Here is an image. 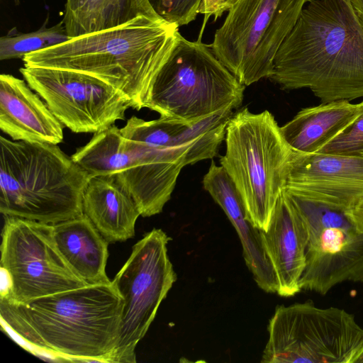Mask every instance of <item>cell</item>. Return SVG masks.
Segmentation results:
<instances>
[{
  "instance_id": "1",
  "label": "cell",
  "mask_w": 363,
  "mask_h": 363,
  "mask_svg": "<svg viewBox=\"0 0 363 363\" xmlns=\"http://www.w3.org/2000/svg\"><path fill=\"white\" fill-rule=\"evenodd\" d=\"M121 311L122 298L112 281L25 304L0 298L2 330L33 354L55 361L108 362Z\"/></svg>"
},
{
  "instance_id": "2",
  "label": "cell",
  "mask_w": 363,
  "mask_h": 363,
  "mask_svg": "<svg viewBox=\"0 0 363 363\" xmlns=\"http://www.w3.org/2000/svg\"><path fill=\"white\" fill-rule=\"evenodd\" d=\"M278 50L269 77L321 103L363 97V27L350 0H310Z\"/></svg>"
},
{
  "instance_id": "3",
  "label": "cell",
  "mask_w": 363,
  "mask_h": 363,
  "mask_svg": "<svg viewBox=\"0 0 363 363\" xmlns=\"http://www.w3.org/2000/svg\"><path fill=\"white\" fill-rule=\"evenodd\" d=\"M179 27L140 16L116 27L71 38L26 55L24 66L73 70L111 85L138 111L146 108L153 82L169 57Z\"/></svg>"
},
{
  "instance_id": "4",
  "label": "cell",
  "mask_w": 363,
  "mask_h": 363,
  "mask_svg": "<svg viewBox=\"0 0 363 363\" xmlns=\"http://www.w3.org/2000/svg\"><path fill=\"white\" fill-rule=\"evenodd\" d=\"M91 176L56 144L0 137V211L55 224L83 213Z\"/></svg>"
},
{
  "instance_id": "5",
  "label": "cell",
  "mask_w": 363,
  "mask_h": 363,
  "mask_svg": "<svg viewBox=\"0 0 363 363\" xmlns=\"http://www.w3.org/2000/svg\"><path fill=\"white\" fill-rule=\"evenodd\" d=\"M226 150L220 159L235 184L252 225L267 230L287 180L293 149L269 111L244 108L230 118Z\"/></svg>"
},
{
  "instance_id": "6",
  "label": "cell",
  "mask_w": 363,
  "mask_h": 363,
  "mask_svg": "<svg viewBox=\"0 0 363 363\" xmlns=\"http://www.w3.org/2000/svg\"><path fill=\"white\" fill-rule=\"evenodd\" d=\"M245 86L217 58L211 45L180 33L151 86L146 108L162 117L196 122L242 103Z\"/></svg>"
},
{
  "instance_id": "7",
  "label": "cell",
  "mask_w": 363,
  "mask_h": 363,
  "mask_svg": "<svg viewBox=\"0 0 363 363\" xmlns=\"http://www.w3.org/2000/svg\"><path fill=\"white\" fill-rule=\"evenodd\" d=\"M191 144L160 148L125 138L115 125L94 133L71 156L91 176L116 174L140 216L160 213L171 198Z\"/></svg>"
},
{
  "instance_id": "8",
  "label": "cell",
  "mask_w": 363,
  "mask_h": 363,
  "mask_svg": "<svg viewBox=\"0 0 363 363\" xmlns=\"http://www.w3.org/2000/svg\"><path fill=\"white\" fill-rule=\"evenodd\" d=\"M310 0H237L211 44L244 86L269 78L281 45Z\"/></svg>"
},
{
  "instance_id": "9",
  "label": "cell",
  "mask_w": 363,
  "mask_h": 363,
  "mask_svg": "<svg viewBox=\"0 0 363 363\" xmlns=\"http://www.w3.org/2000/svg\"><path fill=\"white\" fill-rule=\"evenodd\" d=\"M267 330L262 363H352L363 347L353 314L311 301L277 306Z\"/></svg>"
},
{
  "instance_id": "10",
  "label": "cell",
  "mask_w": 363,
  "mask_h": 363,
  "mask_svg": "<svg viewBox=\"0 0 363 363\" xmlns=\"http://www.w3.org/2000/svg\"><path fill=\"white\" fill-rule=\"evenodd\" d=\"M1 244V298L25 304L88 285L60 252L52 224L4 216Z\"/></svg>"
},
{
  "instance_id": "11",
  "label": "cell",
  "mask_w": 363,
  "mask_h": 363,
  "mask_svg": "<svg viewBox=\"0 0 363 363\" xmlns=\"http://www.w3.org/2000/svg\"><path fill=\"white\" fill-rule=\"evenodd\" d=\"M169 237L153 228L136 242L112 281L122 298L117 343L108 362H136L135 348L177 280L167 251Z\"/></svg>"
},
{
  "instance_id": "12",
  "label": "cell",
  "mask_w": 363,
  "mask_h": 363,
  "mask_svg": "<svg viewBox=\"0 0 363 363\" xmlns=\"http://www.w3.org/2000/svg\"><path fill=\"white\" fill-rule=\"evenodd\" d=\"M284 192L308 230L301 289L325 295L344 281L363 283V232L345 212Z\"/></svg>"
},
{
  "instance_id": "13",
  "label": "cell",
  "mask_w": 363,
  "mask_h": 363,
  "mask_svg": "<svg viewBox=\"0 0 363 363\" xmlns=\"http://www.w3.org/2000/svg\"><path fill=\"white\" fill-rule=\"evenodd\" d=\"M19 71L60 122L76 133L103 131L133 108L122 92L83 72L28 66Z\"/></svg>"
},
{
  "instance_id": "14",
  "label": "cell",
  "mask_w": 363,
  "mask_h": 363,
  "mask_svg": "<svg viewBox=\"0 0 363 363\" xmlns=\"http://www.w3.org/2000/svg\"><path fill=\"white\" fill-rule=\"evenodd\" d=\"M284 190L337 211H350L363 202V155L294 150Z\"/></svg>"
},
{
  "instance_id": "15",
  "label": "cell",
  "mask_w": 363,
  "mask_h": 363,
  "mask_svg": "<svg viewBox=\"0 0 363 363\" xmlns=\"http://www.w3.org/2000/svg\"><path fill=\"white\" fill-rule=\"evenodd\" d=\"M260 235L277 279V294L283 297L294 296L301 290L300 279L306 266L309 235L306 223L284 191L267 230H260Z\"/></svg>"
},
{
  "instance_id": "16",
  "label": "cell",
  "mask_w": 363,
  "mask_h": 363,
  "mask_svg": "<svg viewBox=\"0 0 363 363\" xmlns=\"http://www.w3.org/2000/svg\"><path fill=\"white\" fill-rule=\"evenodd\" d=\"M26 80L0 75V128L13 140L59 144L63 125Z\"/></svg>"
},
{
  "instance_id": "17",
  "label": "cell",
  "mask_w": 363,
  "mask_h": 363,
  "mask_svg": "<svg viewBox=\"0 0 363 363\" xmlns=\"http://www.w3.org/2000/svg\"><path fill=\"white\" fill-rule=\"evenodd\" d=\"M202 184L235 228L246 266L257 286L265 292L277 293V279L263 248L260 230L249 220L242 199L230 176L221 165L212 161Z\"/></svg>"
},
{
  "instance_id": "18",
  "label": "cell",
  "mask_w": 363,
  "mask_h": 363,
  "mask_svg": "<svg viewBox=\"0 0 363 363\" xmlns=\"http://www.w3.org/2000/svg\"><path fill=\"white\" fill-rule=\"evenodd\" d=\"M82 210L108 242H123L135 235L140 213L116 174L91 176L82 196Z\"/></svg>"
},
{
  "instance_id": "19",
  "label": "cell",
  "mask_w": 363,
  "mask_h": 363,
  "mask_svg": "<svg viewBox=\"0 0 363 363\" xmlns=\"http://www.w3.org/2000/svg\"><path fill=\"white\" fill-rule=\"evenodd\" d=\"M56 245L74 273L88 285L111 282L106 273L108 242L84 213L52 224Z\"/></svg>"
},
{
  "instance_id": "20",
  "label": "cell",
  "mask_w": 363,
  "mask_h": 363,
  "mask_svg": "<svg viewBox=\"0 0 363 363\" xmlns=\"http://www.w3.org/2000/svg\"><path fill=\"white\" fill-rule=\"evenodd\" d=\"M361 111V102L338 100L321 103L300 110L280 130L294 150L316 153L352 124Z\"/></svg>"
},
{
  "instance_id": "21",
  "label": "cell",
  "mask_w": 363,
  "mask_h": 363,
  "mask_svg": "<svg viewBox=\"0 0 363 363\" xmlns=\"http://www.w3.org/2000/svg\"><path fill=\"white\" fill-rule=\"evenodd\" d=\"M140 16H159L149 0H66L62 21L68 35L74 38L114 28Z\"/></svg>"
},
{
  "instance_id": "22",
  "label": "cell",
  "mask_w": 363,
  "mask_h": 363,
  "mask_svg": "<svg viewBox=\"0 0 363 363\" xmlns=\"http://www.w3.org/2000/svg\"><path fill=\"white\" fill-rule=\"evenodd\" d=\"M70 38L62 21L36 31L3 36L0 38V60L23 59L27 54L62 43Z\"/></svg>"
},
{
  "instance_id": "23",
  "label": "cell",
  "mask_w": 363,
  "mask_h": 363,
  "mask_svg": "<svg viewBox=\"0 0 363 363\" xmlns=\"http://www.w3.org/2000/svg\"><path fill=\"white\" fill-rule=\"evenodd\" d=\"M188 123L165 117L145 121L135 116L130 118L120 131L128 139L160 148L176 146L177 137Z\"/></svg>"
},
{
  "instance_id": "24",
  "label": "cell",
  "mask_w": 363,
  "mask_h": 363,
  "mask_svg": "<svg viewBox=\"0 0 363 363\" xmlns=\"http://www.w3.org/2000/svg\"><path fill=\"white\" fill-rule=\"evenodd\" d=\"M361 104L362 111L353 123L318 152L363 155V100Z\"/></svg>"
},
{
  "instance_id": "25",
  "label": "cell",
  "mask_w": 363,
  "mask_h": 363,
  "mask_svg": "<svg viewBox=\"0 0 363 363\" xmlns=\"http://www.w3.org/2000/svg\"><path fill=\"white\" fill-rule=\"evenodd\" d=\"M149 1L159 16L179 28L196 18L203 0H149Z\"/></svg>"
},
{
  "instance_id": "26",
  "label": "cell",
  "mask_w": 363,
  "mask_h": 363,
  "mask_svg": "<svg viewBox=\"0 0 363 363\" xmlns=\"http://www.w3.org/2000/svg\"><path fill=\"white\" fill-rule=\"evenodd\" d=\"M228 122L208 129L196 139L185 155V165L216 157L220 145L225 138Z\"/></svg>"
},
{
  "instance_id": "27",
  "label": "cell",
  "mask_w": 363,
  "mask_h": 363,
  "mask_svg": "<svg viewBox=\"0 0 363 363\" xmlns=\"http://www.w3.org/2000/svg\"><path fill=\"white\" fill-rule=\"evenodd\" d=\"M237 0H205L199 9V13L205 15L206 18L213 16L216 21L222 14L228 11Z\"/></svg>"
},
{
  "instance_id": "28",
  "label": "cell",
  "mask_w": 363,
  "mask_h": 363,
  "mask_svg": "<svg viewBox=\"0 0 363 363\" xmlns=\"http://www.w3.org/2000/svg\"><path fill=\"white\" fill-rule=\"evenodd\" d=\"M345 213L356 226L363 232V202L354 209Z\"/></svg>"
},
{
  "instance_id": "29",
  "label": "cell",
  "mask_w": 363,
  "mask_h": 363,
  "mask_svg": "<svg viewBox=\"0 0 363 363\" xmlns=\"http://www.w3.org/2000/svg\"><path fill=\"white\" fill-rule=\"evenodd\" d=\"M353 9L363 27V0H350Z\"/></svg>"
},
{
  "instance_id": "30",
  "label": "cell",
  "mask_w": 363,
  "mask_h": 363,
  "mask_svg": "<svg viewBox=\"0 0 363 363\" xmlns=\"http://www.w3.org/2000/svg\"><path fill=\"white\" fill-rule=\"evenodd\" d=\"M352 363H363V347L356 355Z\"/></svg>"
},
{
  "instance_id": "31",
  "label": "cell",
  "mask_w": 363,
  "mask_h": 363,
  "mask_svg": "<svg viewBox=\"0 0 363 363\" xmlns=\"http://www.w3.org/2000/svg\"><path fill=\"white\" fill-rule=\"evenodd\" d=\"M205 0H203L202 3Z\"/></svg>"
}]
</instances>
